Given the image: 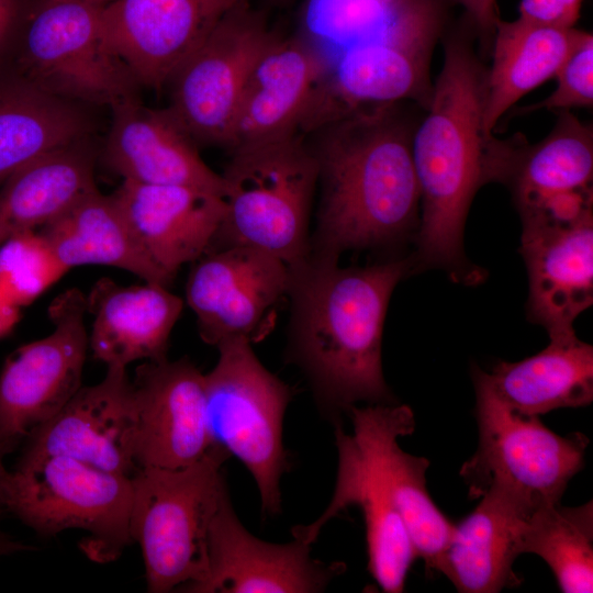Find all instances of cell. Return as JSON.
Listing matches in <instances>:
<instances>
[{
    "instance_id": "obj_9",
    "label": "cell",
    "mask_w": 593,
    "mask_h": 593,
    "mask_svg": "<svg viewBox=\"0 0 593 593\" xmlns=\"http://www.w3.org/2000/svg\"><path fill=\"white\" fill-rule=\"evenodd\" d=\"M219 360L205 376L210 430L215 445L253 475L265 514L281 508L280 479L288 469L282 424L292 391L264 367L251 344L217 346Z\"/></svg>"
},
{
    "instance_id": "obj_10",
    "label": "cell",
    "mask_w": 593,
    "mask_h": 593,
    "mask_svg": "<svg viewBox=\"0 0 593 593\" xmlns=\"http://www.w3.org/2000/svg\"><path fill=\"white\" fill-rule=\"evenodd\" d=\"M273 35L261 13L243 1L175 71L167 108L198 145L226 148L248 76Z\"/></svg>"
},
{
    "instance_id": "obj_38",
    "label": "cell",
    "mask_w": 593,
    "mask_h": 593,
    "mask_svg": "<svg viewBox=\"0 0 593 593\" xmlns=\"http://www.w3.org/2000/svg\"><path fill=\"white\" fill-rule=\"evenodd\" d=\"M5 512L4 507L0 504V517ZM33 550L32 546L13 539L5 534L0 527V558L15 552Z\"/></svg>"
},
{
    "instance_id": "obj_35",
    "label": "cell",
    "mask_w": 593,
    "mask_h": 593,
    "mask_svg": "<svg viewBox=\"0 0 593 593\" xmlns=\"http://www.w3.org/2000/svg\"><path fill=\"white\" fill-rule=\"evenodd\" d=\"M35 0H0V66L9 61Z\"/></svg>"
},
{
    "instance_id": "obj_24",
    "label": "cell",
    "mask_w": 593,
    "mask_h": 593,
    "mask_svg": "<svg viewBox=\"0 0 593 593\" xmlns=\"http://www.w3.org/2000/svg\"><path fill=\"white\" fill-rule=\"evenodd\" d=\"M86 305L93 315L88 335L93 357L107 367L126 368L137 360L167 358L183 302L156 283L123 287L101 278L86 296Z\"/></svg>"
},
{
    "instance_id": "obj_32",
    "label": "cell",
    "mask_w": 593,
    "mask_h": 593,
    "mask_svg": "<svg viewBox=\"0 0 593 593\" xmlns=\"http://www.w3.org/2000/svg\"><path fill=\"white\" fill-rule=\"evenodd\" d=\"M67 271L40 231L0 244V290L19 307L31 304Z\"/></svg>"
},
{
    "instance_id": "obj_19",
    "label": "cell",
    "mask_w": 593,
    "mask_h": 593,
    "mask_svg": "<svg viewBox=\"0 0 593 593\" xmlns=\"http://www.w3.org/2000/svg\"><path fill=\"white\" fill-rule=\"evenodd\" d=\"M246 0H114L108 35L141 86L159 90L221 18Z\"/></svg>"
},
{
    "instance_id": "obj_40",
    "label": "cell",
    "mask_w": 593,
    "mask_h": 593,
    "mask_svg": "<svg viewBox=\"0 0 593 593\" xmlns=\"http://www.w3.org/2000/svg\"><path fill=\"white\" fill-rule=\"evenodd\" d=\"M57 1H70V2H78V3H85L96 7H107L114 0H57Z\"/></svg>"
},
{
    "instance_id": "obj_16",
    "label": "cell",
    "mask_w": 593,
    "mask_h": 593,
    "mask_svg": "<svg viewBox=\"0 0 593 593\" xmlns=\"http://www.w3.org/2000/svg\"><path fill=\"white\" fill-rule=\"evenodd\" d=\"M331 64L325 47L307 36L275 33L248 76L226 148L232 153L300 134Z\"/></svg>"
},
{
    "instance_id": "obj_14",
    "label": "cell",
    "mask_w": 593,
    "mask_h": 593,
    "mask_svg": "<svg viewBox=\"0 0 593 593\" xmlns=\"http://www.w3.org/2000/svg\"><path fill=\"white\" fill-rule=\"evenodd\" d=\"M132 383L138 469L184 468L216 446L209 424L205 376L189 359L145 361Z\"/></svg>"
},
{
    "instance_id": "obj_23",
    "label": "cell",
    "mask_w": 593,
    "mask_h": 593,
    "mask_svg": "<svg viewBox=\"0 0 593 593\" xmlns=\"http://www.w3.org/2000/svg\"><path fill=\"white\" fill-rule=\"evenodd\" d=\"M112 194L169 284L184 264L209 250L225 213L223 197L186 186L123 180Z\"/></svg>"
},
{
    "instance_id": "obj_29",
    "label": "cell",
    "mask_w": 593,
    "mask_h": 593,
    "mask_svg": "<svg viewBox=\"0 0 593 593\" xmlns=\"http://www.w3.org/2000/svg\"><path fill=\"white\" fill-rule=\"evenodd\" d=\"M96 152L82 138L55 149L11 175L0 189V244L38 231L94 189Z\"/></svg>"
},
{
    "instance_id": "obj_18",
    "label": "cell",
    "mask_w": 593,
    "mask_h": 593,
    "mask_svg": "<svg viewBox=\"0 0 593 593\" xmlns=\"http://www.w3.org/2000/svg\"><path fill=\"white\" fill-rule=\"evenodd\" d=\"M335 443L338 469L332 500L315 522L293 527V537L312 545L329 519L349 506H358L366 527L369 573L381 591L403 592L417 559L405 524L360 436L337 426Z\"/></svg>"
},
{
    "instance_id": "obj_2",
    "label": "cell",
    "mask_w": 593,
    "mask_h": 593,
    "mask_svg": "<svg viewBox=\"0 0 593 593\" xmlns=\"http://www.w3.org/2000/svg\"><path fill=\"white\" fill-rule=\"evenodd\" d=\"M400 104L361 110L314 132L321 200L310 256L338 260L346 250L414 240L421 214L415 125Z\"/></svg>"
},
{
    "instance_id": "obj_12",
    "label": "cell",
    "mask_w": 593,
    "mask_h": 593,
    "mask_svg": "<svg viewBox=\"0 0 593 593\" xmlns=\"http://www.w3.org/2000/svg\"><path fill=\"white\" fill-rule=\"evenodd\" d=\"M291 279L286 262L256 248L228 246L206 251L186 287L202 340L217 347L264 339L273 326L277 306L289 295Z\"/></svg>"
},
{
    "instance_id": "obj_20",
    "label": "cell",
    "mask_w": 593,
    "mask_h": 593,
    "mask_svg": "<svg viewBox=\"0 0 593 593\" xmlns=\"http://www.w3.org/2000/svg\"><path fill=\"white\" fill-rule=\"evenodd\" d=\"M347 413L405 524L416 557L423 559L427 570L437 572L454 524L426 488L429 461L403 451L399 445L400 437L414 432L413 411L407 405L379 403L353 405Z\"/></svg>"
},
{
    "instance_id": "obj_26",
    "label": "cell",
    "mask_w": 593,
    "mask_h": 593,
    "mask_svg": "<svg viewBox=\"0 0 593 593\" xmlns=\"http://www.w3.org/2000/svg\"><path fill=\"white\" fill-rule=\"evenodd\" d=\"M452 525L437 572L462 593H495L517 586L513 564L522 555L524 528L532 516L495 494Z\"/></svg>"
},
{
    "instance_id": "obj_8",
    "label": "cell",
    "mask_w": 593,
    "mask_h": 593,
    "mask_svg": "<svg viewBox=\"0 0 593 593\" xmlns=\"http://www.w3.org/2000/svg\"><path fill=\"white\" fill-rule=\"evenodd\" d=\"M103 8L35 0L7 64L44 91L87 107L137 99L141 85L108 35Z\"/></svg>"
},
{
    "instance_id": "obj_6",
    "label": "cell",
    "mask_w": 593,
    "mask_h": 593,
    "mask_svg": "<svg viewBox=\"0 0 593 593\" xmlns=\"http://www.w3.org/2000/svg\"><path fill=\"white\" fill-rule=\"evenodd\" d=\"M479 444L460 468L469 496L491 493L528 516L560 503L569 481L582 469L589 438L560 436L539 416L508 409L492 392L482 370L473 369Z\"/></svg>"
},
{
    "instance_id": "obj_37",
    "label": "cell",
    "mask_w": 593,
    "mask_h": 593,
    "mask_svg": "<svg viewBox=\"0 0 593 593\" xmlns=\"http://www.w3.org/2000/svg\"><path fill=\"white\" fill-rule=\"evenodd\" d=\"M20 317V307L0 290V338L9 334Z\"/></svg>"
},
{
    "instance_id": "obj_31",
    "label": "cell",
    "mask_w": 593,
    "mask_h": 593,
    "mask_svg": "<svg viewBox=\"0 0 593 593\" xmlns=\"http://www.w3.org/2000/svg\"><path fill=\"white\" fill-rule=\"evenodd\" d=\"M522 553L540 557L564 593L593 591V502L580 506L560 503L536 512L527 522Z\"/></svg>"
},
{
    "instance_id": "obj_41",
    "label": "cell",
    "mask_w": 593,
    "mask_h": 593,
    "mask_svg": "<svg viewBox=\"0 0 593 593\" xmlns=\"http://www.w3.org/2000/svg\"><path fill=\"white\" fill-rule=\"evenodd\" d=\"M275 1H277V2H282V1H287V0H275Z\"/></svg>"
},
{
    "instance_id": "obj_36",
    "label": "cell",
    "mask_w": 593,
    "mask_h": 593,
    "mask_svg": "<svg viewBox=\"0 0 593 593\" xmlns=\"http://www.w3.org/2000/svg\"><path fill=\"white\" fill-rule=\"evenodd\" d=\"M466 11V14L481 37L493 38L499 15L496 0H455Z\"/></svg>"
},
{
    "instance_id": "obj_28",
    "label": "cell",
    "mask_w": 593,
    "mask_h": 593,
    "mask_svg": "<svg viewBox=\"0 0 593 593\" xmlns=\"http://www.w3.org/2000/svg\"><path fill=\"white\" fill-rule=\"evenodd\" d=\"M38 231L68 270L112 266L145 282L170 286L144 251L113 194L97 187Z\"/></svg>"
},
{
    "instance_id": "obj_13",
    "label": "cell",
    "mask_w": 593,
    "mask_h": 593,
    "mask_svg": "<svg viewBox=\"0 0 593 593\" xmlns=\"http://www.w3.org/2000/svg\"><path fill=\"white\" fill-rule=\"evenodd\" d=\"M593 130L569 110L558 111L551 132L529 144L511 138L502 179L523 227L568 224L593 213Z\"/></svg>"
},
{
    "instance_id": "obj_4",
    "label": "cell",
    "mask_w": 593,
    "mask_h": 593,
    "mask_svg": "<svg viewBox=\"0 0 593 593\" xmlns=\"http://www.w3.org/2000/svg\"><path fill=\"white\" fill-rule=\"evenodd\" d=\"M303 136L232 152L222 174L225 213L209 250L247 246L290 268L309 258L310 213L318 172Z\"/></svg>"
},
{
    "instance_id": "obj_11",
    "label": "cell",
    "mask_w": 593,
    "mask_h": 593,
    "mask_svg": "<svg viewBox=\"0 0 593 593\" xmlns=\"http://www.w3.org/2000/svg\"><path fill=\"white\" fill-rule=\"evenodd\" d=\"M86 295L71 288L48 306L53 332L20 347L0 374V454L53 418L82 387L89 345Z\"/></svg>"
},
{
    "instance_id": "obj_3",
    "label": "cell",
    "mask_w": 593,
    "mask_h": 593,
    "mask_svg": "<svg viewBox=\"0 0 593 593\" xmlns=\"http://www.w3.org/2000/svg\"><path fill=\"white\" fill-rule=\"evenodd\" d=\"M291 271L293 354L323 407L391 403L382 334L392 292L413 272L410 256L347 268L309 256Z\"/></svg>"
},
{
    "instance_id": "obj_25",
    "label": "cell",
    "mask_w": 593,
    "mask_h": 593,
    "mask_svg": "<svg viewBox=\"0 0 593 593\" xmlns=\"http://www.w3.org/2000/svg\"><path fill=\"white\" fill-rule=\"evenodd\" d=\"M87 105L35 86L11 65L0 66V186L37 158L87 138Z\"/></svg>"
},
{
    "instance_id": "obj_34",
    "label": "cell",
    "mask_w": 593,
    "mask_h": 593,
    "mask_svg": "<svg viewBox=\"0 0 593 593\" xmlns=\"http://www.w3.org/2000/svg\"><path fill=\"white\" fill-rule=\"evenodd\" d=\"M581 4L582 0H522L519 16L541 24L573 27Z\"/></svg>"
},
{
    "instance_id": "obj_17",
    "label": "cell",
    "mask_w": 593,
    "mask_h": 593,
    "mask_svg": "<svg viewBox=\"0 0 593 593\" xmlns=\"http://www.w3.org/2000/svg\"><path fill=\"white\" fill-rule=\"evenodd\" d=\"M296 538L271 544L253 536L238 519L228 493L211 522L204 579L191 593L322 592L345 570L312 558Z\"/></svg>"
},
{
    "instance_id": "obj_7",
    "label": "cell",
    "mask_w": 593,
    "mask_h": 593,
    "mask_svg": "<svg viewBox=\"0 0 593 593\" xmlns=\"http://www.w3.org/2000/svg\"><path fill=\"white\" fill-rule=\"evenodd\" d=\"M133 477L63 456L21 457L4 508L42 537L85 532L82 551L110 562L133 542Z\"/></svg>"
},
{
    "instance_id": "obj_39",
    "label": "cell",
    "mask_w": 593,
    "mask_h": 593,
    "mask_svg": "<svg viewBox=\"0 0 593 593\" xmlns=\"http://www.w3.org/2000/svg\"><path fill=\"white\" fill-rule=\"evenodd\" d=\"M3 456L0 454V503L3 504L10 479V471L3 465Z\"/></svg>"
},
{
    "instance_id": "obj_27",
    "label": "cell",
    "mask_w": 593,
    "mask_h": 593,
    "mask_svg": "<svg viewBox=\"0 0 593 593\" xmlns=\"http://www.w3.org/2000/svg\"><path fill=\"white\" fill-rule=\"evenodd\" d=\"M482 374L496 398L523 415L586 406L593 401V347L575 333L551 337L538 354L500 361L491 373Z\"/></svg>"
},
{
    "instance_id": "obj_21",
    "label": "cell",
    "mask_w": 593,
    "mask_h": 593,
    "mask_svg": "<svg viewBox=\"0 0 593 593\" xmlns=\"http://www.w3.org/2000/svg\"><path fill=\"white\" fill-rule=\"evenodd\" d=\"M111 111L103 160L123 180L186 186L224 197L222 174L205 164L198 144L168 108L152 109L137 98Z\"/></svg>"
},
{
    "instance_id": "obj_1",
    "label": "cell",
    "mask_w": 593,
    "mask_h": 593,
    "mask_svg": "<svg viewBox=\"0 0 593 593\" xmlns=\"http://www.w3.org/2000/svg\"><path fill=\"white\" fill-rule=\"evenodd\" d=\"M486 71L465 36L445 40L441 71L412 136L421 195L412 269L439 268L465 284L484 279V270L465 254L467 215L481 187L501 183L507 152V139L483 128Z\"/></svg>"
},
{
    "instance_id": "obj_33",
    "label": "cell",
    "mask_w": 593,
    "mask_h": 593,
    "mask_svg": "<svg viewBox=\"0 0 593 593\" xmlns=\"http://www.w3.org/2000/svg\"><path fill=\"white\" fill-rule=\"evenodd\" d=\"M557 87L545 100L523 108V112L538 110L566 111L592 108L593 104V36L581 31L569 55L558 69Z\"/></svg>"
},
{
    "instance_id": "obj_15",
    "label": "cell",
    "mask_w": 593,
    "mask_h": 593,
    "mask_svg": "<svg viewBox=\"0 0 593 593\" xmlns=\"http://www.w3.org/2000/svg\"><path fill=\"white\" fill-rule=\"evenodd\" d=\"M136 405L126 368L107 367L97 384L81 387L48 422L26 438L22 457L63 456L133 477Z\"/></svg>"
},
{
    "instance_id": "obj_22",
    "label": "cell",
    "mask_w": 593,
    "mask_h": 593,
    "mask_svg": "<svg viewBox=\"0 0 593 593\" xmlns=\"http://www.w3.org/2000/svg\"><path fill=\"white\" fill-rule=\"evenodd\" d=\"M519 251L528 275V321L549 338L574 334V320L593 303V213L523 227Z\"/></svg>"
},
{
    "instance_id": "obj_5",
    "label": "cell",
    "mask_w": 593,
    "mask_h": 593,
    "mask_svg": "<svg viewBox=\"0 0 593 593\" xmlns=\"http://www.w3.org/2000/svg\"><path fill=\"white\" fill-rule=\"evenodd\" d=\"M228 457L216 445L188 467H146L133 475L131 535L142 551L148 592L191 593L204 579L211 522L228 493Z\"/></svg>"
},
{
    "instance_id": "obj_30",
    "label": "cell",
    "mask_w": 593,
    "mask_h": 593,
    "mask_svg": "<svg viewBox=\"0 0 593 593\" xmlns=\"http://www.w3.org/2000/svg\"><path fill=\"white\" fill-rule=\"evenodd\" d=\"M579 32L522 16L497 21L483 107V128L488 136H493L499 120L523 96L556 76Z\"/></svg>"
}]
</instances>
